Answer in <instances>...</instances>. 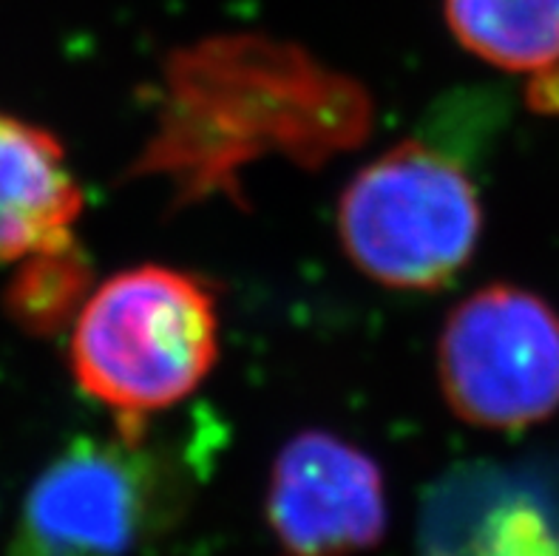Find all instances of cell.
<instances>
[{"label":"cell","mask_w":559,"mask_h":556,"mask_svg":"<svg viewBox=\"0 0 559 556\" xmlns=\"http://www.w3.org/2000/svg\"><path fill=\"white\" fill-rule=\"evenodd\" d=\"M219 355L216 296L202 279L145 264L108 279L74 318L69 358L80 389L142 437L154 412L177 406Z\"/></svg>","instance_id":"cell-1"},{"label":"cell","mask_w":559,"mask_h":556,"mask_svg":"<svg viewBox=\"0 0 559 556\" xmlns=\"http://www.w3.org/2000/svg\"><path fill=\"white\" fill-rule=\"evenodd\" d=\"M483 208L472 179L420 142H401L353 177L338 204L341 245L364 275L438 289L475 253Z\"/></svg>","instance_id":"cell-2"},{"label":"cell","mask_w":559,"mask_h":556,"mask_svg":"<svg viewBox=\"0 0 559 556\" xmlns=\"http://www.w3.org/2000/svg\"><path fill=\"white\" fill-rule=\"evenodd\" d=\"M182 480L142 437H80L32 483L14 556H128L168 529Z\"/></svg>","instance_id":"cell-3"},{"label":"cell","mask_w":559,"mask_h":556,"mask_svg":"<svg viewBox=\"0 0 559 556\" xmlns=\"http://www.w3.org/2000/svg\"><path fill=\"white\" fill-rule=\"evenodd\" d=\"M438 372L454 415L475 426L546 421L559 409V312L511 284L477 289L440 332Z\"/></svg>","instance_id":"cell-4"},{"label":"cell","mask_w":559,"mask_h":556,"mask_svg":"<svg viewBox=\"0 0 559 556\" xmlns=\"http://www.w3.org/2000/svg\"><path fill=\"white\" fill-rule=\"evenodd\" d=\"M267 520L287 556H349L386 529L378 463L330 431H301L278 451L270 474Z\"/></svg>","instance_id":"cell-5"},{"label":"cell","mask_w":559,"mask_h":556,"mask_svg":"<svg viewBox=\"0 0 559 556\" xmlns=\"http://www.w3.org/2000/svg\"><path fill=\"white\" fill-rule=\"evenodd\" d=\"M83 190L60 142L0 114V264L71 245Z\"/></svg>","instance_id":"cell-6"},{"label":"cell","mask_w":559,"mask_h":556,"mask_svg":"<svg viewBox=\"0 0 559 556\" xmlns=\"http://www.w3.org/2000/svg\"><path fill=\"white\" fill-rule=\"evenodd\" d=\"M452 35L506 71L559 63V0H443Z\"/></svg>","instance_id":"cell-7"},{"label":"cell","mask_w":559,"mask_h":556,"mask_svg":"<svg viewBox=\"0 0 559 556\" xmlns=\"http://www.w3.org/2000/svg\"><path fill=\"white\" fill-rule=\"evenodd\" d=\"M88 287L85 259L66 245L49 253L28 256L21 279L12 284L9 301L14 316L37 332H51L63 324Z\"/></svg>","instance_id":"cell-8"},{"label":"cell","mask_w":559,"mask_h":556,"mask_svg":"<svg viewBox=\"0 0 559 556\" xmlns=\"http://www.w3.org/2000/svg\"><path fill=\"white\" fill-rule=\"evenodd\" d=\"M528 106L546 117H559V63L534 74L528 83Z\"/></svg>","instance_id":"cell-9"}]
</instances>
